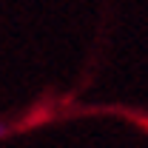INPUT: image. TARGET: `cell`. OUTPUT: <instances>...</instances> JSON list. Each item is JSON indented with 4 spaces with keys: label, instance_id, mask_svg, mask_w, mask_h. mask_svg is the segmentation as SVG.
<instances>
[{
    "label": "cell",
    "instance_id": "1",
    "mask_svg": "<svg viewBox=\"0 0 148 148\" xmlns=\"http://www.w3.org/2000/svg\"><path fill=\"white\" fill-rule=\"evenodd\" d=\"M6 131H9V125H3V123H0V137H3V134H6Z\"/></svg>",
    "mask_w": 148,
    "mask_h": 148
}]
</instances>
